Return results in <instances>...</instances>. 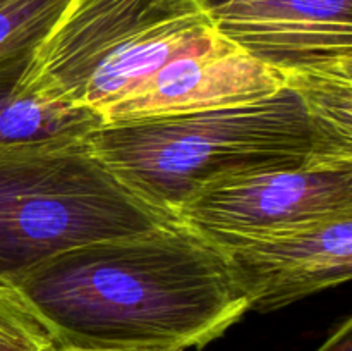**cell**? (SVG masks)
<instances>
[{
	"mask_svg": "<svg viewBox=\"0 0 352 351\" xmlns=\"http://www.w3.org/2000/svg\"><path fill=\"white\" fill-rule=\"evenodd\" d=\"M14 289L55 348L79 351L203 348L248 312L226 251L179 217L71 248Z\"/></svg>",
	"mask_w": 352,
	"mask_h": 351,
	"instance_id": "6da1fadb",
	"label": "cell"
},
{
	"mask_svg": "<svg viewBox=\"0 0 352 351\" xmlns=\"http://www.w3.org/2000/svg\"><path fill=\"white\" fill-rule=\"evenodd\" d=\"M86 141L131 191L175 215L226 179L351 160L352 79L292 76L254 102L102 124Z\"/></svg>",
	"mask_w": 352,
	"mask_h": 351,
	"instance_id": "7a4b0ae2",
	"label": "cell"
},
{
	"mask_svg": "<svg viewBox=\"0 0 352 351\" xmlns=\"http://www.w3.org/2000/svg\"><path fill=\"white\" fill-rule=\"evenodd\" d=\"M177 215L131 191L86 138L0 150V286L50 258Z\"/></svg>",
	"mask_w": 352,
	"mask_h": 351,
	"instance_id": "3957f363",
	"label": "cell"
},
{
	"mask_svg": "<svg viewBox=\"0 0 352 351\" xmlns=\"http://www.w3.org/2000/svg\"><path fill=\"white\" fill-rule=\"evenodd\" d=\"M217 36L201 0H71L34 54L31 83L102 116L170 58Z\"/></svg>",
	"mask_w": 352,
	"mask_h": 351,
	"instance_id": "277c9868",
	"label": "cell"
},
{
	"mask_svg": "<svg viewBox=\"0 0 352 351\" xmlns=\"http://www.w3.org/2000/svg\"><path fill=\"white\" fill-rule=\"evenodd\" d=\"M352 213V158L226 179L196 193L175 215L222 250Z\"/></svg>",
	"mask_w": 352,
	"mask_h": 351,
	"instance_id": "5b68a950",
	"label": "cell"
},
{
	"mask_svg": "<svg viewBox=\"0 0 352 351\" xmlns=\"http://www.w3.org/2000/svg\"><path fill=\"white\" fill-rule=\"evenodd\" d=\"M220 36L280 74L352 79V0H201Z\"/></svg>",
	"mask_w": 352,
	"mask_h": 351,
	"instance_id": "8992f818",
	"label": "cell"
},
{
	"mask_svg": "<svg viewBox=\"0 0 352 351\" xmlns=\"http://www.w3.org/2000/svg\"><path fill=\"white\" fill-rule=\"evenodd\" d=\"M287 76L223 36L170 58L102 112L103 124L162 119L254 102L277 93Z\"/></svg>",
	"mask_w": 352,
	"mask_h": 351,
	"instance_id": "52a82bcc",
	"label": "cell"
},
{
	"mask_svg": "<svg viewBox=\"0 0 352 351\" xmlns=\"http://www.w3.org/2000/svg\"><path fill=\"white\" fill-rule=\"evenodd\" d=\"M248 310L274 312L349 281L352 213L226 248Z\"/></svg>",
	"mask_w": 352,
	"mask_h": 351,
	"instance_id": "ba28073f",
	"label": "cell"
},
{
	"mask_svg": "<svg viewBox=\"0 0 352 351\" xmlns=\"http://www.w3.org/2000/svg\"><path fill=\"white\" fill-rule=\"evenodd\" d=\"M36 50L0 57V150L82 140L103 124L96 110L34 88L31 69Z\"/></svg>",
	"mask_w": 352,
	"mask_h": 351,
	"instance_id": "9c48e42d",
	"label": "cell"
},
{
	"mask_svg": "<svg viewBox=\"0 0 352 351\" xmlns=\"http://www.w3.org/2000/svg\"><path fill=\"white\" fill-rule=\"evenodd\" d=\"M71 0H0V57L36 50Z\"/></svg>",
	"mask_w": 352,
	"mask_h": 351,
	"instance_id": "30bf717a",
	"label": "cell"
},
{
	"mask_svg": "<svg viewBox=\"0 0 352 351\" xmlns=\"http://www.w3.org/2000/svg\"><path fill=\"white\" fill-rule=\"evenodd\" d=\"M52 346L48 330L16 289L0 286V351H48Z\"/></svg>",
	"mask_w": 352,
	"mask_h": 351,
	"instance_id": "8fae6325",
	"label": "cell"
},
{
	"mask_svg": "<svg viewBox=\"0 0 352 351\" xmlns=\"http://www.w3.org/2000/svg\"><path fill=\"white\" fill-rule=\"evenodd\" d=\"M315 351H352V319L346 317Z\"/></svg>",
	"mask_w": 352,
	"mask_h": 351,
	"instance_id": "7c38bea8",
	"label": "cell"
},
{
	"mask_svg": "<svg viewBox=\"0 0 352 351\" xmlns=\"http://www.w3.org/2000/svg\"><path fill=\"white\" fill-rule=\"evenodd\" d=\"M48 351H79V350H67V348H55V346H52Z\"/></svg>",
	"mask_w": 352,
	"mask_h": 351,
	"instance_id": "4fadbf2b",
	"label": "cell"
}]
</instances>
